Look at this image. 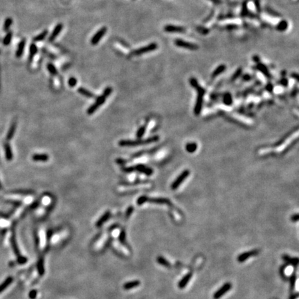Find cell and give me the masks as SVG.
<instances>
[{
  "instance_id": "f907efd6",
  "label": "cell",
  "mask_w": 299,
  "mask_h": 299,
  "mask_svg": "<svg viewBox=\"0 0 299 299\" xmlns=\"http://www.w3.org/2000/svg\"><path fill=\"white\" fill-rule=\"evenodd\" d=\"M267 12L269 13H270V14H271V15H275V16H278V15H279L278 13L274 12V11H272V10H269V9H267Z\"/></svg>"
},
{
  "instance_id": "f5cc1de1",
  "label": "cell",
  "mask_w": 299,
  "mask_h": 299,
  "mask_svg": "<svg viewBox=\"0 0 299 299\" xmlns=\"http://www.w3.org/2000/svg\"><path fill=\"white\" fill-rule=\"evenodd\" d=\"M237 27L236 25H234V24H233V25H228L227 26V29H230V30H233V29H237Z\"/></svg>"
},
{
  "instance_id": "7dc6e473",
  "label": "cell",
  "mask_w": 299,
  "mask_h": 299,
  "mask_svg": "<svg viewBox=\"0 0 299 299\" xmlns=\"http://www.w3.org/2000/svg\"><path fill=\"white\" fill-rule=\"evenodd\" d=\"M224 101H225L226 103H227V104H229V103H231V97L230 95L227 94V96H225V98H224Z\"/></svg>"
},
{
  "instance_id": "9f6ffc18",
  "label": "cell",
  "mask_w": 299,
  "mask_h": 299,
  "mask_svg": "<svg viewBox=\"0 0 299 299\" xmlns=\"http://www.w3.org/2000/svg\"><path fill=\"white\" fill-rule=\"evenodd\" d=\"M282 85H287V80L286 79H282Z\"/></svg>"
},
{
  "instance_id": "3957f363",
  "label": "cell",
  "mask_w": 299,
  "mask_h": 299,
  "mask_svg": "<svg viewBox=\"0 0 299 299\" xmlns=\"http://www.w3.org/2000/svg\"><path fill=\"white\" fill-rule=\"evenodd\" d=\"M158 140H159V137H157V136H155V137H151V138L146 139H144V140H137V141L122 140L119 141V144L120 146H122V147L137 146V145L148 144V143H153V142L157 141Z\"/></svg>"
},
{
  "instance_id": "d6a6232c",
  "label": "cell",
  "mask_w": 299,
  "mask_h": 299,
  "mask_svg": "<svg viewBox=\"0 0 299 299\" xmlns=\"http://www.w3.org/2000/svg\"><path fill=\"white\" fill-rule=\"evenodd\" d=\"M47 69L50 74H52L53 76H56L58 74L57 69H56V67H55L53 64H51V63H48L47 64Z\"/></svg>"
},
{
  "instance_id": "6f0895ef",
  "label": "cell",
  "mask_w": 299,
  "mask_h": 299,
  "mask_svg": "<svg viewBox=\"0 0 299 299\" xmlns=\"http://www.w3.org/2000/svg\"><path fill=\"white\" fill-rule=\"evenodd\" d=\"M1 188H2V185H1V182H0V190H1Z\"/></svg>"
},
{
  "instance_id": "f1b7e54d",
  "label": "cell",
  "mask_w": 299,
  "mask_h": 299,
  "mask_svg": "<svg viewBox=\"0 0 299 299\" xmlns=\"http://www.w3.org/2000/svg\"><path fill=\"white\" fill-rule=\"evenodd\" d=\"M226 69V66L224 65V64H222V65H219V67H218L217 69H215V70L214 71L213 73L212 74V78H214L215 77L217 76H219V74H222L223 72L225 71Z\"/></svg>"
},
{
  "instance_id": "9c48e42d",
  "label": "cell",
  "mask_w": 299,
  "mask_h": 299,
  "mask_svg": "<svg viewBox=\"0 0 299 299\" xmlns=\"http://www.w3.org/2000/svg\"><path fill=\"white\" fill-rule=\"evenodd\" d=\"M258 253H259V251L257 249L252 250V251H249L244 252V253H241V254L239 255V256H237V260L239 263H244V262L246 261L248 258H251V257L257 256Z\"/></svg>"
},
{
  "instance_id": "816d5d0a",
  "label": "cell",
  "mask_w": 299,
  "mask_h": 299,
  "mask_svg": "<svg viewBox=\"0 0 299 299\" xmlns=\"http://www.w3.org/2000/svg\"><path fill=\"white\" fill-rule=\"evenodd\" d=\"M116 161L119 164H125V163H126V161H125V160H123V159H116Z\"/></svg>"
},
{
  "instance_id": "83f0119b",
  "label": "cell",
  "mask_w": 299,
  "mask_h": 299,
  "mask_svg": "<svg viewBox=\"0 0 299 299\" xmlns=\"http://www.w3.org/2000/svg\"><path fill=\"white\" fill-rule=\"evenodd\" d=\"M156 261H157V263H159V265H163L164 267H165L170 268L171 267L170 263L166 259V258H164V257H162V256L157 257V259H156Z\"/></svg>"
},
{
  "instance_id": "11a10c76",
  "label": "cell",
  "mask_w": 299,
  "mask_h": 299,
  "mask_svg": "<svg viewBox=\"0 0 299 299\" xmlns=\"http://www.w3.org/2000/svg\"><path fill=\"white\" fill-rule=\"evenodd\" d=\"M51 235H52V232H51V231H48V233H47V238H48V240H49V239H51Z\"/></svg>"
},
{
  "instance_id": "681fc988",
  "label": "cell",
  "mask_w": 299,
  "mask_h": 299,
  "mask_svg": "<svg viewBox=\"0 0 299 299\" xmlns=\"http://www.w3.org/2000/svg\"><path fill=\"white\" fill-rule=\"evenodd\" d=\"M291 219H292V222H297V221L298 220V215L295 214L294 215H292V217H291Z\"/></svg>"
},
{
  "instance_id": "b9f144b4",
  "label": "cell",
  "mask_w": 299,
  "mask_h": 299,
  "mask_svg": "<svg viewBox=\"0 0 299 299\" xmlns=\"http://www.w3.org/2000/svg\"><path fill=\"white\" fill-rule=\"evenodd\" d=\"M37 294H38V292L35 290H33L29 292V296L30 299H35L37 296Z\"/></svg>"
},
{
  "instance_id": "d6986e66",
  "label": "cell",
  "mask_w": 299,
  "mask_h": 299,
  "mask_svg": "<svg viewBox=\"0 0 299 299\" xmlns=\"http://www.w3.org/2000/svg\"><path fill=\"white\" fill-rule=\"evenodd\" d=\"M141 284V282L139 280H133L130 281V282H126L123 285V288L125 290H132V289L135 288V287H138Z\"/></svg>"
},
{
  "instance_id": "484cf974",
  "label": "cell",
  "mask_w": 299,
  "mask_h": 299,
  "mask_svg": "<svg viewBox=\"0 0 299 299\" xmlns=\"http://www.w3.org/2000/svg\"><path fill=\"white\" fill-rule=\"evenodd\" d=\"M37 269H38V274L40 276H42L44 274V261L42 258H40L37 264Z\"/></svg>"
},
{
  "instance_id": "d590c367",
  "label": "cell",
  "mask_w": 299,
  "mask_h": 299,
  "mask_svg": "<svg viewBox=\"0 0 299 299\" xmlns=\"http://www.w3.org/2000/svg\"><path fill=\"white\" fill-rule=\"evenodd\" d=\"M119 240H120V242L123 245H125L126 244V233L124 230H122L120 233V235H119Z\"/></svg>"
},
{
  "instance_id": "4dcf8cb0",
  "label": "cell",
  "mask_w": 299,
  "mask_h": 299,
  "mask_svg": "<svg viewBox=\"0 0 299 299\" xmlns=\"http://www.w3.org/2000/svg\"><path fill=\"white\" fill-rule=\"evenodd\" d=\"M287 27H288V23L285 20H282L278 24L277 27H276V29L279 30V31H284L287 29Z\"/></svg>"
},
{
  "instance_id": "7a4b0ae2",
  "label": "cell",
  "mask_w": 299,
  "mask_h": 299,
  "mask_svg": "<svg viewBox=\"0 0 299 299\" xmlns=\"http://www.w3.org/2000/svg\"><path fill=\"white\" fill-rule=\"evenodd\" d=\"M190 84L193 87L196 88L197 91H198V101L196 103V106L195 108V113L196 114H198L200 112L201 110L202 105V101H203V97L204 95L205 90H204L202 87H201L200 85H198V82L197 81V80L195 78H191L190 80Z\"/></svg>"
},
{
  "instance_id": "ffe728a7",
  "label": "cell",
  "mask_w": 299,
  "mask_h": 299,
  "mask_svg": "<svg viewBox=\"0 0 299 299\" xmlns=\"http://www.w3.org/2000/svg\"><path fill=\"white\" fill-rule=\"evenodd\" d=\"M25 44H26L25 40H22V41L19 43L18 46H17V51H16V53H15L16 57L19 58L22 56V54H23V53H24V47H25Z\"/></svg>"
},
{
  "instance_id": "f35d334b",
  "label": "cell",
  "mask_w": 299,
  "mask_h": 299,
  "mask_svg": "<svg viewBox=\"0 0 299 299\" xmlns=\"http://www.w3.org/2000/svg\"><path fill=\"white\" fill-rule=\"evenodd\" d=\"M147 200H148V197L145 196V195H144V196L140 197V198H139L138 200H137V204L139 205V206H141V205L143 204H144V203L147 202Z\"/></svg>"
},
{
  "instance_id": "60d3db41",
  "label": "cell",
  "mask_w": 299,
  "mask_h": 299,
  "mask_svg": "<svg viewBox=\"0 0 299 299\" xmlns=\"http://www.w3.org/2000/svg\"><path fill=\"white\" fill-rule=\"evenodd\" d=\"M77 84V80L74 77H72L69 80V85L70 87H75Z\"/></svg>"
},
{
  "instance_id": "e575fe53",
  "label": "cell",
  "mask_w": 299,
  "mask_h": 299,
  "mask_svg": "<svg viewBox=\"0 0 299 299\" xmlns=\"http://www.w3.org/2000/svg\"><path fill=\"white\" fill-rule=\"evenodd\" d=\"M12 24H13V19L11 18H10V17H8V18L5 20L4 24V27H3V28H4V31H7V30L9 29L10 27L12 25Z\"/></svg>"
},
{
  "instance_id": "5bb4252c",
  "label": "cell",
  "mask_w": 299,
  "mask_h": 299,
  "mask_svg": "<svg viewBox=\"0 0 299 299\" xmlns=\"http://www.w3.org/2000/svg\"><path fill=\"white\" fill-rule=\"evenodd\" d=\"M192 276H193V274H192L191 272L188 273V274H187L186 275L184 276V277L182 278V280L179 281V282L178 284V286L179 288L184 289V287L187 285V284L188 283L189 281L190 280Z\"/></svg>"
},
{
  "instance_id": "6da1fadb",
  "label": "cell",
  "mask_w": 299,
  "mask_h": 299,
  "mask_svg": "<svg viewBox=\"0 0 299 299\" xmlns=\"http://www.w3.org/2000/svg\"><path fill=\"white\" fill-rule=\"evenodd\" d=\"M111 92H112V88L110 87H107L105 90H104V91H103V94H102L101 96L97 98L96 103L92 105L90 108H88V109H87V114H90H90H92L93 113H94L95 111H96V109L105 102L106 98L111 94Z\"/></svg>"
},
{
  "instance_id": "2e32d148",
  "label": "cell",
  "mask_w": 299,
  "mask_h": 299,
  "mask_svg": "<svg viewBox=\"0 0 299 299\" xmlns=\"http://www.w3.org/2000/svg\"><path fill=\"white\" fill-rule=\"evenodd\" d=\"M110 215H111V213L109 211H107V212L105 213L104 214L101 216V217H100L99 219H98V220L96 222V227H98V228L101 227V226L103 225V224H104V223L108 219H109V217H110Z\"/></svg>"
},
{
  "instance_id": "db71d44e",
  "label": "cell",
  "mask_w": 299,
  "mask_h": 299,
  "mask_svg": "<svg viewBox=\"0 0 299 299\" xmlns=\"http://www.w3.org/2000/svg\"><path fill=\"white\" fill-rule=\"evenodd\" d=\"M209 1H212L213 4H220L221 3H222L221 0H209Z\"/></svg>"
},
{
  "instance_id": "4316f807",
  "label": "cell",
  "mask_w": 299,
  "mask_h": 299,
  "mask_svg": "<svg viewBox=\"0 0 299 299\" xmlns=\"http://www.w3.org/2000/svg\"><path fill=\"white\" fill-rule=\"evenodd\" d=\"M48 30H44V31L42 32L41 33L39 34V35H37V36H35V38H34L33 40L34 42H40V41H42V40H44L45 38H46V37L48 35Z\"/></svg>"
},
{
  "instance_id": "30bf717a",
  "label": "cell",
  "mask_w": 299,
  "mask_h": 299,
  "mask_svg": "<svg viewBox=\"0 0 299 299\" xmlns=\"http://www.w3.org/2000/svg\"><path fill=\"white\" fill-rule=\"evenodd\" d=\"M189 174H190V171L189 170H185L184 172H182V173L179 176L178 178L173 182L172 186H171V188H172V190H175V189L178 188L179 186L181 185V184H182V182L185 180L186 178L189 175Z\"/></svg>"
},
{
  "instance_id": "836d02e7",
  "label": "cell",
  "mask_w": 299,
  "mask_h": 299,
  "mask_svg": "<svg viewBox=\"0 0 299 299\" xmlns=\"http://www.w3.org/2000/svg\"><path fill=\"white\" fill-rule=\"evenodd\" d=\"M258 69H259L261 72H262V73H263L264 75L267 76H269V71H268L267 68L264 65V64H258Z\"/></svg>"
},
{
  "instance_id": "8d00e7d4",
  "label": "cell",
  "mask_w": 299,
  "mask_h": 299,
  "mask_svg": "<svg viewBox=\"0 0 299 299\" xmlns=\"http://www.w3.org/2000/svg\"><path fill=\"white\" fill-rule=\"evenodd\" d=\"M197 149V145L195 143H189L186 145V150L188 152H193Z\"/></svg>"
},
{
  "instance_id": "d4e9b609",
  "label": "cell",
  "mask_w": 299,
  "mask_h": 299,
  "mask_svg": "<svg viewBox=\"0 0 299 299\" xmlns=\"http://www.w3.org/2000/svg\"><path fill=\"white\" fill-rule=\"evenodd\" d=\"M282 258L284 259V261L287 262L288 263H290V264L293 265L294 266L296 267L297 265H298V258H290V256L285 255V256H282Z\"/></svg>"
},
{
  "instance_id": "f6af8a7d",
  "label": "cell",
  "mask_w": 299,
  "mask_h": 299,
  "mask_svg": "<svg viewBox=\"0 0 299 299\" xmlns=\"http://www.w3.org/2000/svg\"><path fill=\"white\" fill-rule=\"evenodd\" d=\"M296 278V274H292V277H291V279H290V281H291V287H292V289H293V287H294Z\"/></svg>"
},
{
  "instance_id": "74e56055",
  "label": "cell",
  "mask_w": 299,
  "mask_h": 299,
  "mask_svg": "<svg viewBox=\"0 0 299 299\" xmlns=\"http://www.w3.org/2000/svg\"><path fill=\"white\" fill-rule=\"evenodd\" d=\"M145 126H142V127H141L139 129V130L137 131V138L140 139L141 138L142 136H143V135H144L145 132Z\"/></svg>"
},
{
  "instance_id": "ac0fdd59",
  "label": "cell",
  "mask_w": 299,
  "mask_h": 299,
  "mask_svg": "<svg viewBox=\"0 0 299 299\" xmlns=\"http://www.w3.org/2000/svg\"><path fill=\"white\" fill-rule=\"evenodd\" d=\"M16 127H17V123L14 121L12 123V125H11V127H10L9 131H8L7 135H6V140L10 141L12 139L15 135V132Z\"/></svg>"
},
{
  "instance_id": "44dd1931",
  "label": "cell",
  "mask_w": 299,
  "mask_h": 299,
  "mask_svg": "<svg viewBox=\"0 0 299 299\" xmlns=\"http://www.w3.org/2000/svg\"><path fill=\"white\" fill-rule=\"evenodd\" d=\"M149 202L151 203H156V204H170V202L168 199L164 198H148L147 202Z\"/></svg>"
},
{
  "instance_id": "7c38bea8",
  "label": "cell",
  "mask_w": 299,
  "mask_h": 299,
  "mask_svg": "<svg viewBox=\"0 0 299 299\" xmlns=\"http://www.w3.org/2000/svg\"><path fill=\"white\" fill-rule=\"evenodd\" d=\"M62 28H63L62 24H58L55 27V28L54 29H53V30L52 31V33H51V35H50L49 38H48V41L51 42H52L54 41V40H56V38L58 36V35H59L60 33L62 31Z\"/></svg>"
},
{
  "instance_id": "7bdbcfd3",
  "label": "cell",
  "mask_w": 299,
  "mask_h": 299,
  "mask_svg": "<svg viewBox=\"0 0 299 299\" xmlns=\"http://www.w3.org/2000/svg\"><path fill=\"white\" fill-rule=\"evenodd\" d=\"M133 211H134L133 206H129L128 208L127 209V211H126V214H125L126 218H128L129 217H130L131 215H132V213H133Z\"/></svg>"
},
{
  "instance_id": "5b68a950",
  "label": "cell",
  "mask_w": 299,
  "mask_h": 299,
  "mask_svg": "<svg viewBox=\"0 0 299 299\" xmlns=\"http://www.w3.org/2000/svg\"><path fill=\"white\" fill-rule=\"evenodd\" d=\"M157 44L151 43L150 44L147 45V46H143V47H141L139 48L136 49L135 51H134L133 54L135 55V56H141V55L144 54V53L154 51L157 48Z\"/></svg>"
},
{
  "instance_id": "e0dca14e",
  "label": "cell",
  "mask_w": 299,
  "mask_h": 299,
  "mask_svg": "<svg viewBox=\"0 0 299 299\" xmlns=\"http://www.w3.org/2000/svg\"><path fill=\"white\" fill-rule=\"evenodd\" d=\"M49 156L46 154H35L32 156V159L35 161H47Z\"/></svg>"
},
{
  "instance_id": "8992f818",
  "label": "cell",
  "mask_w": 299,
  "mask_h": 299,
  "mask_svg": "<svg viewBox=\"0 0 299 299\" xmlns=\"http://www.w3.org/2000/svg\"><path fill=\"white\" fill-rule=\"evenodd\" d=\"M174 44H175L176 46H179V47L187 48V49L192 50V51H195V50H197L198 48V46L196 44L189 42L179 40V39L176 40L175 41H174Z\"/></svg>"
},
{
  "instance_id": "1f68e13d",
  "label": "cell",
  "mask_w": 299,
  "mask_h": 299,
  "mask_svg": "<svg viewBox=\"0 0 299 299\" xmlns=\"http://www.w3.org/2000/svg\"><path fill=\"white\" fill-rule=\"evenodd\" d=\"M12 37H13L12 32H9V33L6 34V36H5V38L4 39V41H3V43H4V44L5 45V46H8V45L10 44V43H11V40H12Z\"/></svg>"
},
{
  "instance_id": "603a6c76",
  "label": "cell",
  "mask_w": 299,
  "mask_h": 299,
  "mask_svg": "<svg viewBox=\"0 0 299 299\" xmlns=\"http://www.w3.org/2000/svg\"><path fill=\"white\" fill-rule=\"evenodd\" d=\"M38 52V47L35 44H31L30 46V51H29V62H31L32 60L33 59L34 56Z\"/></svg>"
},
{
  "instance_id": "bcb514c9",
  "label": "cell",
  "mask_w": 299,
  "mask_h": 299,
  "mask_svg": "<svg viewBox=\"0 0 299 299\" xmlns=\"http://www.w3.org/2000/svg\"><path fill=\"white\" fill-rule=\"evenodd\" d=\"M7 202L14 205V206H16V207H19V206H20L21 204H22V202L19 201H7Z\"/></svg>"
},
{
  "instance_id": "c3c4849f",
  "label": "cell",
  "mask_w": 299,
  "mask_h": 299,
  "mask_svg": "<svg viewBox=\"0 0 299 299\" xmlns=\"http://www.w3.org/2000/svg\"><path fill=\"white\" fill-rule=\"evenodd\" d=\"M38 206H39V202L37 201L32 204L30 206V207H29V208H30V209H34V208L38 207Z\"/></svg>"
},
{
  "instance_id": "cb8c5ba5",
  "label": "cell",
  "mask_w": 299,
  "mask_h": 299,
  "mask_svg": "<svg viewBox=\"0 0 299 299\" xmlns=\"http://www.w3.org/2000/svg\"><path fill=\"white\" fill-rule=\"evenodd\" d=\"M78 91L80 94H82V96L88 97V98H93V97L95 96L93 93H91V91L87 90V89L84 88V87H79V88L78 89Z\"/></svg>"
},
{
  "instance_id": "8fae6325",
  "label": "cell",
  "mask_w": 299,
  "mask_h": 299,
  "mask_svg": "<svg viewBox=\"0 0 299 299\" xmlns=\"http://www.w3.org/2000/svg\"><path fill=\"white\" fill-rule=\"evenodd\" d=\"M165 31L168 33H183L185 32L186 29L182 27L175 25H167L164 27Z\"/></svg>"
},
{
  "instance_id": "ba28073f",
  "label": "cell",
  "mask_w": 299,
  "mask_h": 299,
  "mask_svg": "<svg viewBox=\"0 0 299 299\" xmlns=\"http://www.w3.org/2000/svg\"><path fill=\"white\" fill-rule=\"evenodd\" d=\"M107 33V27H102L101 29L98 30L96 32V34L93 35L91 38V44L92 45H96L101 40V39L103 38V37Z\"/></svg>"
},
{
  "instance_id": "7402d4cb",
  "label": "cell",
  "mask_w": 299,
  "mask_h": 299,
  "mask_svg": "<svg viewBox=\"0 0 299 299\" xmlns=\"http://www.w3.org/2000/svg\"><path fill=\"white\" fill-rule=\"evenodd\" d=\"M13 277H11V276H9V277H8L5 280L4 282H2V283L0 285V293H1V292H3V291H4L5 290H6V288H7L9 286L11 285V283L13 282Z\"/></svg>"
},
{
  "instance_id": "4fadbf2b",
  "label": "cell",
  "mask_w": 299,
  "mask_h": 299,
  "mask_svg": "<svg viewBox=\"0 0 299 299\" xmlns=\"http://www.w3.org/2000/svg\"><path fill=\"white\" fill-rule=\"evenodd\" d=\"M11 247H12V249H13V252L15 253V254L16 257L18 258V257L22 256V255L20 254V252H19L18 246H17V240H16L15 236L14 233L13 234V235L11 237Z\"/></svg>"
},
{
  "instance_id": "ab89813d",
  "label": "cell",
  "mask_w": 299,
  "mask_h": 299,
  "mask_svg": "<svg viewBox=\"0 0 299 299\" xmlns=\"http://www.w3.org/2000/svg\"><path fill=\"white\" fill-rule=\"evenodd\" d=\"M27 262V258L23 256H20L17 258V263H18L19 264H20V265L25 264Z\"/></svg>"
},
{
  "instance_id": "52a82bcc",
  "label": "cell",
  "mask_w": 299,
  "mask_h": 299,
  "mask_svg": "<svg viewBox=\"0 0 299 299\" xmlns=\"http://www.w3.org/2000/svg\"><path fill=\"white\" fill-rule=\"evenodd\" d=\"M231 287L232 285L230 282H226L217 292H215L214 295H213V298H214V299H219L221 297H222L227 292H229L231 289Z\"/></svg>"
},
{
  "instance_id": "f546056e",
  "label": "cell",
  "mask_w": 299,
  "mask_h": 299,
  "mask_svg": "<svg viewBox=\"0 0 299 299\" xmlns=\"http://www.w3.org/2000/svg\"><path fill=\"white\" fill-rule=\"evenodd\" d=\"M11 193L13 194H18V195H32L34 192L31 190H15L11 191Z\"/></svg>"
},
{
  "instance_id": "ee69618b",
  "label": "cell",
  "mask_w": 299,
  "mask_h": 299,
  "mask_svg": "<svg viewBox=\"0 0 299 299\" xmlns=\"http://www.w3.org/2000/svg\"><path fill=\"white\" fill-rule=\"evenodd\" d=\"M241 73H242V69H237L236 72H235V74H234V75L232 76V80H235V79H237V78L240 76V74H241Z\"/></svg>"
},
{
  "instance_id": "9a60e30c",
  "label": "cell",
  "mask_w": 299,
  "mask_h": 299,
  "mask_svg": "<svg viewBox=\"0 0 299 299\" xmlns=\"http://www.w3.org/2000/svg\"><path fill=\"white\" fill-rule=\"evenodd\" d=\"M4 150H5V156L6 159L8 161H11L13 158V154L12 149H11V145L9 143H5L4 145Z\"/></svg>"
},
{
  "instance_id": "277c9868",
  "label": "cell",
  "mask_w": 299,
  "mask_h": 299,
  "mask_svg": "<svg viewBox=\"0 0 299 299\" xmlns=\"http://www.w3.org/2000/svg\"><path fill=\"white\" fill-rule=\"evenodd\" d=\"M123 170L125 172H132L133 171H139L143 172L146 175H151L153 173L152 170L143 165H137L135 166H130V167H123Z\"/></svg>"
}]
</instances>
